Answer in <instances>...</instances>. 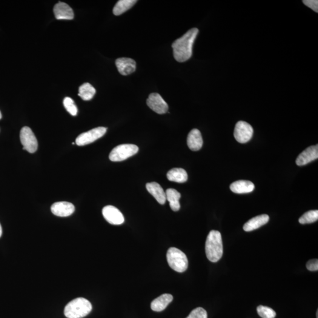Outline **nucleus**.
<instances>
[{
  "instance_id": "f257e3e1",
  "label": "nucleus",
  "mask_w": 318,
  "mask_h": 318,
  "mask_svg": "<svg viewBox=\"0 0 318 318\" xmlns=\"http://www.w3.org/2000/svg\"><path fill=\"white\" fill-rule=\"evenodd\" d=\"M199 30L191 28L180 38L177 39L172 44L174 59L180 63L187 61L192 56V48Z\"/></svg>"
},
{
  "instance_id": "f03ea898",
  "label": "nucleus",
  "mask_w": 318,
  "mask_h": 318,
  "mask_svg": "<svg viewBox=\"0 0 318 318\" xmlns=\"http://www.w3.org/2000/svg\"><path fill=\"white\" fill-rule=\"evenodd\" d=\"M205 251L206 256L211 262L215 263L223 255V243L221 233L219 231H211L206 239Z\"/></svg>"
},
{
  "instance_id": "7ed1b4c3",
  "label": "nucleus",
  "mask_w": 318,
  "mask_h": 318,
  "mask_svg": "<svg viewBox=\"0 0 318 318\" xmlns=\"http://www.w3.org/2000/svg\"><path fill=\"white\" fill-rule=\"evenodd\" d=\"M91 310L92 305L87 299L78 297L65 306L64 312L67 318H82L89 314Z\"/></svg>"
},
{
  "instance_id": "20e7f679",
  "label": "nucleus",
  "mask_w": 318,
  "mask_h": 318,
  "mask_svg": "<svg viewBox=\"0 0 318 318\" xmlns=\"http://www.w3.org/2000/svg\"><path fill=\"white\" fill-rule=\"evenodd\" d=\"M168 264L173 270L182 273L188 268V259L186 254L176 248L169 249L167 252Z\"/></svg>"
},
{
  "instance_id": "39448f33",
  "label": "nucleus",
  "mask_w": 318,
  "mask_h": 318,
  "mask_svg": "<svg viewBox=\"0 0 318 318\" xmlns=\"http://www.w3.org/2000/svg\"><path fill=\"white\" fill-rule=\"evenodd\" d=\"M139 148L133 144H123L117 146L111 151L109 159L112 162H121L136 154Z\"/></svg>"
},
{
  "instance_id": "423d86ee",
  "label": "nucleus",
  "mask_w": 318,
  "mask_h": 318,
  "mask_svg": "<svg viewBox=\"0 0 318 318\" xmlns=\"http://www.w3.org/2000/svg\"><path fill=\"white\" fill-rule=\"evenodd\" d=\"M20 141L23 149L30 153L36 152L38 148V142L33 131L28 127H24L20 131Z\"/></svg>"
},
{
  "instance_id": "0eeeda50",
  "label": "nucleus",
  "mask_w": 318,
  "mask_h": 318,
  "mask_svg": "<svg viewBox=\"0 0 318 318\" xmlns=\"http://www.w3.org/2000/svg\"><path fill=\"white\" fill-rule=\"evenodd\" d=\"M107 131V128L104 127H99L91 129L87 132L82 133L77 137L76 140V145L83 146L89 145L90 143L95 142L96 140L101 138L105 135Z\"/></svg>"
},
{
  "instance_id": "6e6552de",
  "label": "nucleus",
  "mask_w": 318,
  "mask_h": 318,
  "mask_svg": "<svg viewBox=\"0 0 318 318\" xmlns=\"http://www.w3.org/2000/svg\"><path fill=\"white\" fill-rule=\"evenodd\" d=\"M254 129L251 125L243 121L236 123L234 131V138L240 143H246L253 136Z\"/></svg>"
},
{
  "instance_id": "1a4fd4ad",
  "label": "nucleus",
  "mask_w": 318,
  "mask_h": 318,
  "mask_svg": "<svg viewBox=\"0 0 318 318\" xmlns=\"http://www.w3.org/2000/svg\"><path fill=\"white\" fill-rule=\"evenodd\" d=\"M102 213L105 219L111 225H120L125 222L122 212L113 206H106L103 209Z\"/></svg>"
},
{
  "instance_id": "9d476101",
  "label": "nucleus",
  "mask_w": 318,
  "mask_h": 318,
  "mask_svg": "<svg viewBox=\"0 0 318 318\" xmlns=\"http://www.w3.org/2000/svg\"><path fill=\"white\" fill-rule=\"evenodd\" d=\"M147 105L151 110L160 114H165L168 111L167 103L158 93H151L147 100Z\"/></svg>"
},
{
  "instance_id": "9b49d317",
  "label": "nucleus",
  "mask_w": 318,
  "mask_h": 318,
  "mask_svg": "<svg viewBox=\"0 0 318 318\" xmlns=\"http://www.w3.org/2000/svg\"><path fill=\"white\" fill-rule=\"evenodd\" d=\"M51 211L57 216L67 217L71 215L75 211V207L70 202H59L51 206Z\"/></svg>"
},
{
  "instance_id": "f8f14e48",
  "label": "nucleus",
  "mask_w": 318,
  "mask_h": 318,
  "mask_svg": "<svg viewBox=\"0 0 318 318\" xmlns=\"http://www.w3.org/2000/svg\"><path fill=\"white\" fill-rule=\"evenodd\" d=\"M318 157V146H310L302 151L297 157L296 163L297 166H301L308 164Z\"/></svg>"
},
{
  "instance_id": "ddd939ff",
  "label": "nucleus",
  "mask_w": 318,
  "mask_h": 318,
  "mask_svg": "<svg viewBox=\"0 0 318 318\" xmlns=\"http://www.w3.org/2000/svg\"><path fill=\"white\" fill-rule=\"evenodd\" d=\"M116 65L119 72L123 76L133 73L136 68V63L130 58H119L116 60Z\"/></svg>"
},
{
  "instance_id": "4468645a",
  "label": "nucleus",
  "mask_w": 318,
  "mask_h": 318,
  "mask_svg": "<svg viewBox=\"0 0 318 318\" xmlns=\"http://www.w3.org/2000/svg\"><path fill=\"white\" fill-rule=\"evenodd\" d=\"M54 14L57 20H72L74 13L69 5L64 2H59L54 7Z\"/></svg>"
},
{
  "instance_id": "2eb2a0df",
  "label": "nucleus",
  "mask_w": 318,
  "mask_h": 318,
  "mask_svg": "<svg viewBox=\"0 0 318 318\" xmlns=\"http://www.w3.org/2000/svg\"><path fill=\"white\" fill-rule=\"evenodd\" d=\"M146 189H147L148 193L156 199L157 202L160 205L165 204L166 201V191L163 190L159 183L156 182L148 183L146 184Z\"/></svg>"
},
{
  "instance_id": "dca6fc26",
  "label": "nucleus",
  "mask_w": 318,
  "mask_h": 318,
  "mask_svg": "<svg viewBox=\"0 0 318 318\" xmlns=\"http://www.w3.org/2000/svg\"><path fill=\"white\" fill-rule=\"evenodd\" d=\"M203 139L201 133L196 128L191 130L189 133L187 143L189 148L192 151L199 150L203 146Z\"/></svg>"
},
{
  "instance_id": "f3484780",
  "label": "nucleus",
  "mask_w": 318,
  "mask_h": 318,
  "mask_svg": "<svg viewBox=\"0 0 318 318\" xmlns=\"http://www.w3.org/2000/svg\"><path fill=\"white\" fill-rule=\"evenodd\" d=\"M230 189L233 193H249L254 191V185L253 183L248 180H238L232 183Z\"/></svg>"
},
{
  "instance_id": "a211bd4d",
  "label": "nucleus",
  "mask_w": 318,
  "mask_h": 318,
  "mask_svg": "<svg viewBox=\"0 0 318 318\" xmlns=\"http://www.w3.org/2000/svg\"><path fill=\"white\" fill-rule=\"evenodd\" d=\"M269 217L268 214H261L254 217L246 222L243 226V230L251 232L265 225L269 222Z\"/></svg>"
},
{
  "instance_id": "6ab92c4d",
  "label": "nucleus",
  "mask_w": 318,
  "mask_h": 318,
  "mask_svg": "<svg viewBox=\"0 0 318 318\" xmlns=\"http://www.w3.org/2000/svg\"><path fill=\"white\" fill-rule=\"evenodd\" d=\"M173 299L172 295L169 294H163L153 300L151 303V309L155 312L164 311L169 303L172 302Z\"/></svg>"
},
{
  "instance_id": "aec40b11",
  "label": "nucleus",
  "mask_w": 318,
  "mask_h": 318,
  "mask_svg": "<svg viewBox=\"0 0 318 318\" xmlns=\"http://www.w3.org/2000/svg\"><path fill=\"white\" fill-rule=\"evenodd\" d=\"M167 177L168 179L171 182L182 183L187 181L188 175L184 169L173 168L168 171Z\"/></svg>"
},
{
  "instance_id": "412c9836",
  "label": "nucleus",
  "mask_w": 318,
  "mask_h": 318,
  "mask_svg": "<svg viewBox=\"0 0 318 318\" xmlns=\"http://www.w3.org/2000/svg\"><path fill=\"white\" fill-rule=\"evenodd\" d=\"M166 200H168L171 210L177 212L180 209L179 200L181 194L174 189H168L166 191Z\"/></svg>"
},
{
  "instance_id": "4be33fe9",
  "label": "nucleus",
  "mask_w": 318,
  "mask_h": 318,
  "mask_svg": "<svg viewBox=\"0 0 318 318\" xmlns=\"http://www.w3.org/2000/svg\"><path fill=\"white\" fill-rule=\"evenodd\" d=\"M136 2V0H120L113 8V14L115 16L121 15L130 9Z\"/></svg>"
},
{
  "instance_id": "5701e85b",
  "label": "nucleus",
  "mask_w": 318,
  "mask_h": 318,
  "mask_svg": "<svg viewBox=\"0 0 318 318\" xmlns=\"http://www.w3.org/2000/svg\"><path fill=\"white\" fill-rule=\"evenodd\" d=\"M95 94L96 89L90 83H84L79 87V96L85 101L92 99Z\"/></svg>"
},
{
  "instance_id": "b1692460",
  "label": "nucleus",
  "mask_w": 318,
  "mask_h": 318,
  "mask_svg": "<svg viewBox=\"0 0 318 318\" xmlns=\"http://www.w3.org/2000/svg\"><path fill=\"white\" fill-rule=\"evenodd\" d=\"M318 219V211H310L306 212L300 217L299 222L300 224H309L317 221Z\"/></svg>"
},
{
  "instance_id": "393cba45",
  "label": "nucleus",
  "mask_w": 318,
  "mask_h": 318,
  "mask_svg": "<svg viewBox=\"0 0 318 318\" xmlns=\"http://www.w3.org/2000/svg\"><path fill=\"white\" fill-rule=\"evenodd\" d=\"M257 313L262 318H275L276 312L271 308L267 306L260 305L257 308Z\"/></svg>"
},
{
  "instance_id": "a878e982",
  "label": "nucleus",
  "mask_w": 318,
  "mask_h": 318,
  "mask_svg": "<svg viewBox=\"0 0 318 318\" xmlns=\"http://www.w3.org/2000/svg\"><path fill=\"white\" fill-rule=\"evenodd\" d=\"M63 105H64L65 109L67 110L71 115H77L78 110H77V106L72 99L68 97H65L64 101H63Z\"/></svg>"
},
{
  "instance_id": "bb28decb",
  "label": "nucleus",
  "mask_w": 318,
  "mask_h": 318,
  "mask_svg": "<svg viewBox=\"0 0 318 318\" xmlns=\"http://www.w3.org/2000/svg\"><path fill=\"white\" fill-rule=\"evenodd\" d=\"M186 318H208L207 312L202 308H197L191 311Z\"/></svg>"
},
{
  "instance_id": "cd10ccee",
  "label": "nucleus",
  "mask_w": 318,
  "mask_h": 318,
  "mask_svg": "<svg viewBox=\"0 0 318 318\" xmlns=\"http://www.w3.org/2000/svg\"><path fill=\"white\" fill-rule=\"evenodd\" d=\"M303 2L306 5V6L311 8V9L314 10L315 12L318 13V1H317V0H303Z\"/></svg>"
},
{
  "instance_id": "c85d7f7f",
  "label": "nucleus",
  "mask_w": 318,
  "mask_h": 318,
  "mask_svg": "<svg viewBox=\"0 0 318 318\" xmlns=\"http://www.w3.org/2000/svg\"><path fill=\"white\" fill-rule=\"evenodd\" d=\"M306 268L310 271H317L318 270V260L315 259L309 260L306 263Z\"/></svg>"
},
{
  "instance_id": "c756f323",
  "label": "nucleus",
  "mask_w": 318,
  "mask_h": 318,
  "mask_svg": "<svg viewBox=\"0 0 318 318\" xmlns=\"http://www.w3.org/2000/svg\"><path fill=\"white\" fill-rule=\"evenodd\" d=\"M2 230L1 224H0V237L2 236Z\"/></svg>"
},
{
  "instance_id": "7c9ffc66",
  "label": "nucleus",
  "mask_w": 318,
  "mask_h": 318,
  "mask_svg": "<svg viewBox=\"0 0 318 318\" xmlns=\"http://www.w3.org/2000/svg\"><path fill=\"white\" fill-rule=\"evenodd\" d=\"M1 118H2V114L1 111H0V119H1Z\"/></svg>"
},
{
  "instance_id": "2f4dec72",
  "label": "nucleus",
  "mask_w": 318,
  "mask_h": 318,
  "mask_svg": "<svg viewBox=\"0 0 318 318\" xmlns=\"http://www.w3.org/2000/svg\"><path fill=\"white\" fill-rule=\"evenodd\" d=\"M317 318H318V311H317Z\"/></svg>"
}]
</instances>
